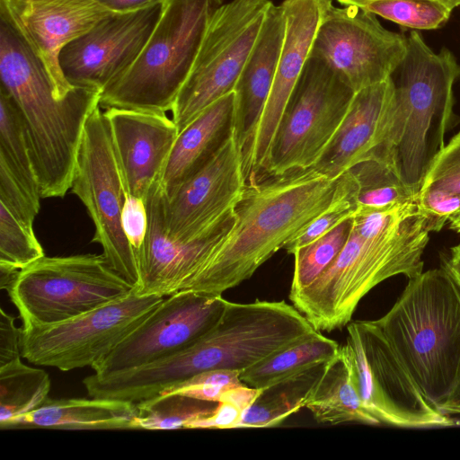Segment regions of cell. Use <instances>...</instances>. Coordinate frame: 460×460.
Masks as SVG:
<instances>
[{
  "mask_svg": "<svg viewBox=\"0 0 460 460\" xmlns=\"http://www.w3.org/2000/svg\"><path fill=\"white\" fill-rule=\"evenodd\" d=\"M0 165L5 167L27 192L41 198L25 128L10 96L0 89Z\"/></svg>",
  "mask_w": 460,
  "mask_h": 460,
  "instance_id": "obj_31",
  "label": "cell"
},
{
  "mask_svg": "<svg viewBox=\"0 0 460 460\" xmlns=\"http://www.w3.org/2000/svg\"><path fill=\"white\" fill-rule=\"evenodd\" d=\"M234 91L207 107L178 135L161 180L171 198L204 168L234 131Z\"/></svg>",
  "mask_w": 460,
  "mask_h": 460,
  "instance_id": "obj_24",
  "label": "cell"
},
{
  "mask_svg": "<svg viewBox=\"0 0 460 460\" xmlns=\"http://www.w3.org/2000/svg\"><path fill=\"white\" fill-rule=\"evenodd\" d=\"M348 171L354 183L355 215L385 210L418 198L386 162L365 160Z\"/></svg>",
  "mask_w": 460,
  "mask_h": 460,
  "instance_id": "obj_29",
  "label": "cell"
},
{
  "mask_svg": "<svg viewBox=\"0 0 460 460\" xmlns=\"http://www.w3.org/2000/svg\"><path fill=\"white\" fill-rule=\"evenodd\" d=\"M285 31L282 6L272 4L234 89V131L243 160L250 149L273 84Z\"/></svg>",
  "mask_w": 460,
  "mask_h": 460,
  "instance_id": "obj_23",
  "label": "cell"
},
{
  "mask_svg": "<svg viewBox=\"0 0 460 460\" xmlns=\"http://www.w3.org/2000/svg\"><path fill=\"white\" fill-rule=\"evenodd\" d=\"M261 392V389L251 387L243 383L226 389L219 402H230L244 412L252 404Z\"/></svg>",
  "mask_w": 460,
  "mask_h": 460,
  "instance_id": "obj_42",
  "label": "cell"
},
{
  "mask_svg": "<svg viewBox=\"0 0 460 460\" xmlns=\"http://www.w3.org/2000/svg\"><path fill=\"white\" fill-rule=\"evenodd\" d=\"M332 0H284L286 31L273 84L243 160L246 181L261 177L268 163L281 117L312 51L323 17Z\"/></svg>",
  "mask_w": 460,
  "mask_h": 460,
  "instance_id": "obj_18",
  "label": "cell"
},
{
  "mask_svg": "<svg viewBox=\"0 0 460 460\" xmlns=\"http://www.w3.org/2000/svg\"><path fill=\"white\" fill-rule=\"evenodd\" d=\"M356 383L366 409L380 422L397 428L455 425L423 394L375 320L347 325Z\"/></svg>",
  "mask_w": 460,
  "mask_h": 460,
  "instance_id": "obj_12",
  "label": "cell"
},
{
  "mask_svg": "<svg viewBox=\"0 0 460 460\" xmlns=\"http://www.w3.org/2000/svg\"><path fill=\"white\" fill-rule=\"evenodd\" d=\"M459 75L460 66L448 49L436 53L418 31L410 32L406 53L391 75L394 107L387 163L415 194L445 146Z\"/></svg>",
  "mask_w": 460,
  "mask_h": 460,
  "instance_id": "obj_4",
  "label": "cell"
},
{
  "mask_svg": "<svg viewBox=\"0 0 460 460\" xmlns=\"http://www.w3.org/2000/svg\"><path fill=\"white\" fill-rule=\"evenodd\" d=\"M227 300L190 290L165 296L110 354L92 368L99 376L127 371L197 342L220 320Z\"/></svg>",
  "mask_w": 460,
  "mask_h": 460,
  "instance_id": "obj_15",
  "label": "cell"
},
{
  "mask_svg": "<svg viewBox=\"0 0 460 460\" xmlns=\"http://www.w3.org/2000/svg\"><path fill=\"white\" fill-rule=\"evenodd\" d=\"M164 1L114 13L70 41L59 53L61 71L72 86L103 92L137 60L153 32Z\"/></svg>",
  "mask_w": 460,
  "mask_h": 460,
  "instance_id": "obj_16",
  "label": "cell"
},
{
  "mask_svg": "<svg viewBox=\"0 0 460 460\" xmlns=\"http://www.w3.org/2000/svg\"><path fill=\"white\" fill-rule=\"evenodd\" d=\"M407 49V37L386 30L357 5L327 8L311 54L326 62L354 91L389 78Z\"/></svg>",
  "mask_w": 460,
  "mask_h": 460,
  "instance_id": "obj_14",
  "label": "cell"
},
{
  "mask_svg": "<svg viewBox=\"0 0 460 460\" xmlns=\"http://www.w3.org/2000/svg\"><path fill=\"white\" fill-rule=\"evenodd\" d=\"M449 228L460 233V210L449 219Z\"/></svg>",
  "mask_w": 460,
  "mask_h": 460,
  "instance_id": "obj_46",
  "label": "cell"
},
{
  "mask_svg": "<svg viewBox=\"0 0 460 460\" xmlns=\"http://www.w3.org/2000/svg\"><path fill=\"white\" fill-rule=\"evenodd\" d=\"M243 411L227 402H219L208 417L194 421L190 429H234L238 427Z\"/></svg>",
  "mask_w": 460,
  "mask_h": 460,
  "instance_id": "obj_41",
  "label": "cell"
},
{
  "mask_svg": "<svg viewBox=\"0 0 460 460\" xmlns=\"http://www.w3.org/2000/svg\"><path fill=\"white\" fill-rule=\"evenodd\" d=\"M113 13H128L164 0H97Z\"/></svg>",
  "mask_w": 460,
  "mask_h": 460,
  "instance_id": "obj_44",
  "label": "cell"
},
{
  "mask_svg": "<svg viewBox=\"0 0 460 460\" xmlns=\"http://www.w3.org/2000/svg\"><path fill=\"white\" fill-rule=\"evenodd\" d=\"M121 224L124 234L137 261L148 226L147 208L144 199L134 197L125 191Z\"/></svg>",
  "mask_w": 460,
  "mask_h": 460,
  "instance_id": "obj_39",
  "label": "cell"
},
{
  "mask_svg": "<svg viewBox=\"0 0 460 460\" xmlns=\"http://www.w3.org/2000/svg\"><path fill=\"white\" fill-rule=\"evenodd\" d=\"M440 268L460 288V243L451 247L447 252L440 255Z\"/></svg>",
  "mask_w": 460,
  "mask_h": 460,
  "instance_id": "obj_43",
  "label": "cell"
},
{
  "mask_svg": "<svg viewBox=\"0 0 460 460\" xmlns=\"http://www.w3.org/2000/svg\"><path fill=\"white\" fill-rule=\"evenodd\" d=\"M135 287L103 254L44 256L19 270L6 290L22 326L66 321L118 301Z\"/></svg>",
  "mask_w": 460,
  "mask_h": 460,
  "instance_id": "obj_8",
  "label": "cell"
},
{
  "mask_svg": "<svg viewBox=\"0 0 460 460\" xmlns=\"http://www.w3.org/2000/svg\"><path fill=\"white\" fill-rule=\"evenodd\" d=\"M165 192L161 181L150 190L146 205V235L137 258L139 296H168L189 288L235 223L234 208L199 236L185 242L168 237L164 228Z\"/></svg>",
  "mask_w": 460,
  "mask_h": 460,
  "instance_id": "obj_17",
  "label": "cell"
},
{
  "mask_svg": "<svg viewBox=\"0 0 460 460\" xmlns=\"http://www.w3.org/2000/svg\"><path fill=\"white\" fill-rule=\"evenodd\" d=\"M352 228V217L311 243L296 250L289 296L314 283L334 261L345 246Z\"/></svg>",
  "mask_w": 460,
  "mask_h": 460,
  "instance_id": "obj_33",
  "label": "cell"
},
{
  "mask_svg": "<svg viewBox=\"0 0 460 460\" xmlns=\"http://www.w3.org/2000/svg\"><path fill=\"white\" fill-rule=\"evenodd\" d=\"M418 204L430 232H438L460 210V194L438 188H421Z\"/></svg>",
  "mask_w": 460,
  "mask_h": 460,
  "instance_id": "obj_38",
  "label": "cell"
},
{
  "mask_svg": "<svg viewBox=\"0 0 460 460\" xmlns=\"http://www.w3.org/2000/svg\"><path fill=\"white\" fill-rule=\"evenodd\" d=\"M222 0H164L134 64L101 95L100 107L168 111L184 84Z\"/></svg>",
  "mask_w": 460,
  "mask_h": 460,
  "instance_id": "obj_7",
  "label": "cell"
},
{
  "mask_svg": "<svg viewBox=\"0 0 460 460\" xmlns=\"http://www.w3.org/2000/svg\"><path fill=\"white\" fill-rule=\"evenodd\" d=\"M429 233L420 209L375 234L357 226L352 217L349 237L338 257L289 299L318 332L347 326L360 300L376 286L397 275L410 279L423 271Z\"/></svg>",
  "mask_w": 460,
  "mask_h": 460,
  "instance_id": "obj_5",
  "label": "cell"
},
{
  "mask_svg": "<svg viewBox=\"0 0 460 460\" xmlns=\"http://www.w3.org/2000/svg\"><path fill=\"white\" fill-rule=\"evenodd\" d=\"M359 7L416 31L443 26L453 11L434 0H374Z\"/></svg>",
  "mask_w": 460,
  "mask_h": 460,
  "instance_id": "obj_34",
  "label": "cell"
},
{
  "mask_svg": "<svg viewBox=\"0 0 460 460\" xmlns=\"http://www.w3.org/2000/svg\"><path fill=\"white\" fill-rule=\"evenodd\" d=\"M337 179L314 168L247 182L234 204L235 223L189 290L222 296L250 279L332 204Z\"/></svg>",
  "mask_w": 460,
  "mask_h": 460,
  "instance_id": "obj_1",
  "label": "cell"
},
{
  "mask_svg": "<svg viewBox=\"0 0 460 460\" xmlns=\"http://www.w3.org/2000/svg\"><path fill=\"white\" fill-rule=\"evenodd\" d=\"M327 363H318L262 388L243 412L237 428L278 426L305 407L325 372Z\"/></svg>",
  "mask_w": 460,
  "mask_h": 460,
  "instance_id": "obj_27",
  "label": "cell"
},
{
  "mask_svg": "<svg viewBox=\"0 0 460 460\" xmlns=\"http://www.w3.org/2000/svg\"><path fill=\"white\" fill-rule=\"evenodd\" d=\"M375 322L442 413L460 405V288L443 269L408 279L394 305Z\"/></svg>",
  "mask_w": 460,
  "mask_h": 460,
  "instance_id": "obj_3",
  "label": "cell"
},
{
  "mask_svg": "<svg viewBox=\"0 0 460 460\" xmlns=\"http://www.w3.org/2000/svg\"><path fill=\"white\" fill-rule=\"evenodd\" d=\"M128 296L56 323L21 328L22 357L29 362L69 371L110 354L164 299Z\"/></svg>",
  "mask_w": 460,
  "mask_h": 460,
  "instance_id": "obj_11",
  "label": "cell"
},
{
  "mask_svg": "<svg viewBox=\"0 0 460 460\" xmlns=\"http://www.w3.org/2000/svg\"><path fill=\"white\" fill-rule=\"evenodd\" d=\"M218 402L177 393H162L137 403L138 429L170 430L190 429L199 420L210 416Z\"/></svg>",
  "mask_w": 460,
  "mask_h": 460,
  "instance_id": "obj_32",
  "label": "cell"
},
{
  "mask_svg": "<svg viewBox=\"0 0 460 460\" xmlns=\"http://www.w3.org/2000/svg\"><path fill=\"white\" fill-rule=\"evenodd\" d=\"M305 407L318 423L381 425L366 409L360 398L348 341L328 361L325 372Z\"/></svg>",
  "mask_w": 460,
  "mask_h": 460,
  "instance_id": "obj_26",
  "label": "cell"
},
{
  "mask_svg": "<svg viewBox=\"0 0 460 460\" xmlns=\"http://www.w3.org/2000/svg\"><path fill=\"white\" fill-rule=\"evenodd\" d=\"M338 1L344 5L360 6L363 4H366L367 2L374 1V0H338ZM434 1H437V2H439L443 4H445L451 10H454L456 7L460 6V0H434Z\"/></svg>",
  "mask_w": 460,
  "mask_h": 460,
  "instance_id": "obj_45",
  "label": "cell"
},
{
  "mask_svg": "<svg viewBox=\"0 0 460 460\" xmlns=\"http://www.w3.org/2000/svg\"><path fill=\"white\" fill-rule=\"evenodd\" d=\"M316 332L285 301H227L217 323L193 345L156 361L155 374L174 386L208 370L242 372Z\"/></svg>",
  "mask_w": 460,
  "mask_h": 460,
  "instance_id": "obj_6",
  "label": "cell"
},
{
  "mask_svg": "<svg viewBox=\"0 0 460 460\" xmlns=\"http://www.w3.org/2000/svg\"><path fill=\"white\" fill-rule=\"evenodd\" d=\"M272 4L231 0L217 10L171 110L179 133L207 107L234 91Z\"/></svg>",
  "mask_w": 460,
  "mask_h": 460,
  "instance_id": "obj_9",
  "label": "cell"
},
{
  "mask_svg": "<svg viewBox=\"0 0 460 460\" xmlns=\"http://www.w3.org/2000/svg\"><path fill=\"white\" fill-rule=\"evenodd\" d=\"M393 107L391 76L355 92L343 119L313 168L337 179L365 160L387 163Z\"/></svg>",
  "mask_w": 460,
  "mask_h": 460,
  "instance_id": "obj_22",
  "label": "cell"
},
{
  "mask_svg": "<svg viewBox=\"0 0 460 460\" xmlns=\"http://www.w3.org/2000/svg\"><path fill=\"white\" fill-rule=\"evenodd\" d=\"M245 184L242 152L234 131L204 168L171 198L165 197L168 237L185 242L201 234L234 208Z\"/></svg>",
  "mask_w": 460,
  "mask_h": 460,
  "instance_id": "obj_20",
  "label": "cell"
},
{
  "mask_svg": "<svg viewBox=\"0 0 460 460\" xmlns=\"http://www.w3.org/2000/svg\"><path fill=\"white\" fill-rule=\"evenodd\" d=\"M0 80L24 126L41 198L65 197L86 121L100 106L102 92L74 86L58 99L42 62L1 15Z\"/></svg>",
  "mask_w": 460,
  "mask_h": 460,
  "instance_id": "obj_2",
  "label": "cell"
},
{
  "mask_svg": "<svg viewBox=\"0 0 460 460\" xmlns=\"http://www.w3.org/2000/svg\"><path fill=\"white\" fill-rule=\"evenodd\" d=\"M137 413V403L124 400L99 397L49 398L38 409L0 425V429H138Z\"/></svg>",
  "mask_w": 460,
  "mask_h": 460,
  "instance_id": "obj_25",
  "label": "cell"
},
{
  "mask_svg": "<svg viewBox=\"0 0 460 460\" xmlns=\"http://www.w3.org/2000/svg\"><path fill=\"white\" fill-rule=\"evenodd\" d=\"M354 93L326 62L311 54L281 117L261 177L313 168Z\"/></svg>",
  "mask_w": 460,
  "mask_h": 460,
  "instance_id": "obj_10",
  "label": "cell"
},
{
  "mask_svg": "<svg viewBox=\"0 0 460 460\" xmlns=\"http://www.w3.org/2000/svg\"><path fill=\"white\" fill-rule=\"evenodd\" d=\"M340 346L316 332L243 370L240 379L251 387L262 389L314 365L329 361L337 355Z\"/></svg>",
  "mask_w": 460,
  "mask_h": 460,
  "instance_id": "obj_28",
  "label": "cell"
},
{
  "mask_svg": "<svg viewBox=\"0 0 460 460\" xmlns=\"http://www.w3.org/2000/svg\"><path fill=\"white\" fill-rule=\"evenodd\" d=\"M14 321L15 317L0 308V367L22 358L21 328Z\"/></svg>",
  "mask_w": 460,
  "mask_h": 460,
  "instance_id": "obj_40",
  "label": "cell"
},
{
  "mask_svg": "<svg viewBox=\"0 0 460 460\" xmlns=\"http://www.w3.org/2000/svg\"><path fill=\"white\" fill-rule=\"evenodd\" d=\"M421 188H438L460 194V131L436 156Z\"/></svg>",
  "mask_w": 460,
  "mask_h": 460,
  "instance_id": "obj_37",
  "label": "cell"
},
{
  "mask_svg": "<svg viewBox=\"0 0 460 460\" xmlns=\"http://www.w3.org/2000/svg\"><path fill=\"white\" fill-rule=\"evenodd\" d=\"M356 213L354 183L349 171L337 178L336 191L331 206L284 247L290 254L324 235L344 220L353 217Z\"/></svg>",
  "mask_w": 460,
  "mask_h": 460,
  "instance_id": "obj_36",
  "label": "cell"
},
{
  "mask_svg": "<svg viewBox=\"0 0 460 460\" xmlns=\"http://www.w3.org/2000/svg\"><path fill=\"white\" fill-rule=\"evenodd\" d=\"M112 13L97 0H0V15L42 62L58 99L74 88L60 68L61 49Z\"/></svg>",
  "mask_w": 460,
  "mask_h": 460,
  "instance_id": "obj_19",
  "label": "cell"
},
{
  "mask_svg": "<svg viewBox=\"0 0 460 460\" xmlns=\"http://www.w3.org/2000/svg\"><path fill=\"white\" fill-rule=\"evenodd\" d=\"M44 256L33 226L0 205V266L20 270Z\"/></svg>",
  "mask_w": 460,
  "mask_h": 460,
  "instance_id": "obj_35",
  "label": "cell"
},
{
  "mask_svg": "<svg viewBox=\"0 0 460 460\" xmlns=\"http://www.w3.org/2000/svg\"><path fill=\"white\" fill-rule=\"evenodd\" d=\"M97 107L89 116L77 153L70 190L85 207L94 226L93 243L110 265L136 287L137 257L122 228L125 198L109 127Z\"/></svg>",
  "mask_w": 460,
  "mask_h": 460,
  "instance_id": "obj_13",
  "label": "cell"
},
{
  "mask_svg": "<svg viewBox=\"0 0 460 460\" xmlns=\"http://www.w3.org/2000/svg\"><path fill=\"white\" fill-rule=\"evenodd\" d=\"M451 415H460V405H457L449 410V411L447 412V416L450 417ZM458 424H460V422Z\"/></svg>",
  "mask_w": 460,
  "mask_h": 460,
  "instance_id": "obj_47",
  "label": "cell"
},
{
  "mask_svg": "<svg viewBox=\"0 0 460 460\" xmlns=\"http://www.w3.org/2000/svg\"><path fill=\"white\" fill-rule=\"evenodd\" d=\"M49 374L21 358L0 367V425L31 412L49 399Z\"/></svg>",
  "mask_w": 460,
  "mask_h": 460,
  "instance_id": "obj_30",
  "label": "cell"
},
{
  "mask_svg": "<svg viewBox=\"0 0 460 460\" xmlns=\"http://www.w3.org/2000/svg\"><path fill=\"white\" fill-rule=\"evenodd\" d=\"M103 115L124 190L146 202L162 180L178 128L164 111L111 107Z\"/></svg>",
  "mask_w": 460,
  "mask_h": 460,
  "instance_id": "obj_21",
  "label": "cell"
}]
</instances>
